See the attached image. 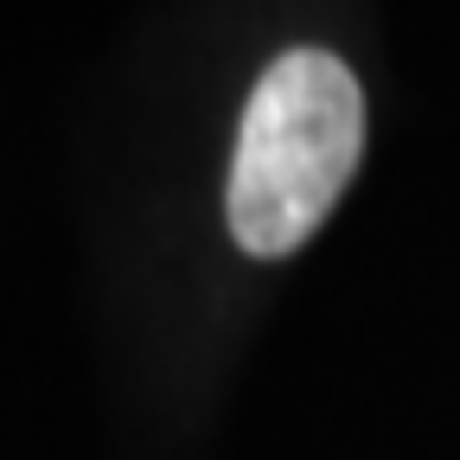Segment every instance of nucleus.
I'll return each instance as SVG.
<instances>
[{
	"mask_svg": "<svg viewBox=\"0 0 460 460\" xmlns=\"http://www.w3.org/2000/svg\"><path fill=\"white\" fill-rule=\"evenodd\" d=\"M365 154V96L332 51H281L256 77L237 160H230V237L250 256L301 250Z\"/></svg>",
	"mask_w": 460,
	"mask_h": 460,
	"instance_id": "1",
	"label": "nucleus"
}]
</instances>
